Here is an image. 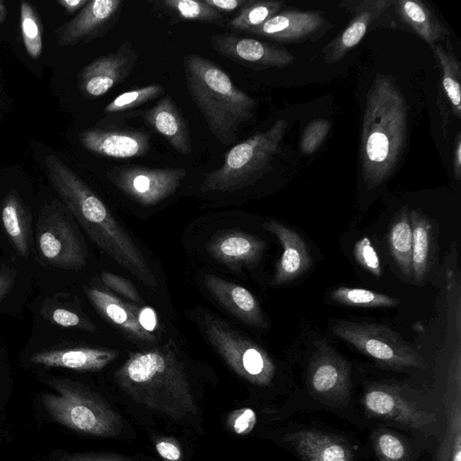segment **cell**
Here are the masks:
<instances>
[{"label": "cell", "instance_id": "obj_37", "mask_svg": "<svg viewBox=\"0 0 461 461\" xmlns=\"http://www.w3.org/2000/svg\"><path fill=\"white\" fill-rule=\"evenodd\" d=\"M331 124L328 120L314 119L305 127L300 140L301 151L305 155L315 152L330 130Z\"/></svg>", "mask_w": 461, "mask_h": 461}, {"label": "cell", "instance_id": "obj_38", "mask_svg": "<svg viewBox=\"0 0 461 461\" xmlns=\"http://www.w3.org/2000/svg\"><path fill=\"white\" fill-rule=\"evenodd\" d=\"M356 260L366 271L376 277L382 276V267L379 257L367 237L358 240L353 249Z\"/></svg>", "mask_w": 461, "mask_h": 461}, {"label": "cell", "instance_id": "obj_41", "mask_svg": "<svg viewBox=\"0 0 461 461\" xmlns=\"http://www.w3.org/2000/svg\"><path fill=\"white\" fill-rule=\"evenodd\" d=\"M48 314L52 322L63 328H79L87 330H93L95 328L91 322L68 309L55 308Z\"/></svg>", "mask_w": 461, "mask_h": 461}, {"label": "cell", "instance_id": "obj_1", "mask_svg": "<svg viewBox=\"0 0 461 461\" xmlns=\"http://www.w3.org/2000/svg\"><path fill=\"white\" fill-rule=\"evenodd\" d=\"M49 179L90 239L144 285L155 289L156 276L140 249L90 187L55 155L45 158Z\"/></svg>", "mask_w": 461, "mask_h": 461}, {"label": "cell", "instance_id": "obj_34", "mask_svg": "<svg viewBox=\"0 0 461 461\" xmlns=\"http://www.w3.org/2000/svg\"><path fill=\"white\" fill-rule=\"evenodd\" d=\"M21 32L28 55L38 59L42 51V29L32 5L23 2L20 6Z\"/></svg>", "mask_w": 461, "mask_h": 461}, {"label": "cell", "instance_id": "obj_3", "mask_svg": "<svg viewBox=\"0 0 461 461\" xmlns=\"http://www.w3.org/2000/svg\"><path fill=\"white\" fill-rule=\"evenodd\" d=\"M407 138V104L389 77L378 74L366 95L360 158L368 187L386 180L397 165Z\"/></svg>", "mask_w": 461, "mask_h": 461}, {"label": "cell", "instance_id": "obj_14", "mask_svg": "<svg viewBox=\"0 0 461 461\" xmlns=\"http://www.w3.org/2000/svg\"><path fill=\"white\" fill-rule=\"evenodd\" d=\"M137 59L132 45L125 41L115 52L95 59L80 71L79 88L87 97L102 96L131 73Z\"/></svg>", "mask_w": 461, "mask_h": 461}, {"label": "cell", "instance_id": "obj_36", "mask_svg": "<svg viewBox=\"0 0 461 461\" xmlns=\"http://www.w3.org/2000/svg\"><path fill=\"white\" fill-rule=\"evenodd\" d=\"M159 84H151L143 87L122 93L104 107L105 113H117L130 110L158 98L164 94Z\"/></svg>", "mask_w": 461, "mask_h": 461}, {"label": "cell", "instance_id": "obj_45", "mask_svg": "<svg viewBox=\"0 0 461 461\" xmlns=\"http://www.w3.org/2000/svg\"><path fill=\"white\" fill-rule=\"evenodd\" d=\"M249 0H204L205 4L218 12H232L242 8Z\"/></svg>", "mask_w": 461, "mask_h": 461}, {"label": "cell", "instance_id": "obj_6", "mask_svg": "<svg viewBox=\"0 0 461 461\" xmlns=\"http://www.w3.org/2000/svg\"><path fill=\"white\" fill-rule=\"evenodd\" d=\"M287 126L286 120H277L266 131L233 146L225 154L223 165L205 176L201 190L231 192L253 184L279 152Z\"/></svg>", "mask_w": 461, "mask_h": 461}, {"label": "cell", "instance_id": "obj_19", "mask_svg": "<svg viewBox=\"0 0 461 461\" xmlns=\"http://www.w3.org/2000/svg\"><path fill=\"white\" fill-rule=\"evenodd\" d=\"M204 284L212 296L238 319L252 326H266L260 306L248 289L215 275H207Z\"/></svg>", "mask_w": 461, "mask_h": 461}, {"label": "cell", "instance_id": "obj_31", "mask_svg": "<svg viewBox=\"0 0 461 461\" xmlns=\"http://www.w3.org/2000/svg\"><path fill=\"white\" fill-rule=\"evenodd\" d=\"M330 298L338 303L353 307L388 308L396 307L399 304L397 298L382 293L347 286H339L332 290Z\"/></svg>", "mask_w": 461, "mask_h": 461}, {"label": "cell", "instance_id": "obj_24", "mask_svg": "<svg viewBox=\"0 0 461 461\" xmlns=\"http://www.w3.org/2000/svg\"><path fill=\"white\" fill-rule=\"evenodd\" d=\"M142 116L176 151L182 155H189L192 152L186 121L168 95L159 99L152 108L145 111Z\"/></svg>", "mask_w": 461, "mask_h": 461}, {"label": "cell", "instance_id": "obj_7", "mask_svg": "<svg viewBox=\"0 0 461 461\" xmlns=\"http://www.w3.org/2000/svg\"><path fill=\"white\" fill-rule=\"evenodd\" d=\"M333 334L378 364L395 369L425 368L422 357L391 328L377 323L336 320Z\"/></svg>", "mask_w": 461, "mask_h": 461}, {"label": "cell", "instance_id": "obj_35", "mask_svg": "<svg viewBox=\"0 0 461 461\" xmlns=\"http://www.w3.org/2000/svg\"><path fill=\"white\" fill-rule=\"evenodd\" d=\"M372 443L378 461H408L410 449L407 443L398 435L384 429H376L372 435Z\"/></svg>", "mask_w": 461, "mask_h": 461}, {"label": "cell", "instance_id": "obj_11", "mask_svg": "<svg viewBox=\"0 0 461 461\" xmlns=\"http://www.w3.org/2000/svg\"><path fill=\"white\" fill-rule=\"evenodd\" d=\"M307 380L312 393L334 406L345 405L349 399L350 368L326 341L319 343L310 361Z\"/></svg>", "mask_w": 461, "mask_h": 461}, {"label": "cell", "instance_id": "obj_13", "mask_svg": "<svg viewBox=\"0 0 461 461\" xmlns=\"http://www.w3.org/2000/svg\"><path fill=\"white\" fill-rule=\"evenodd\" d=\"M211 46L220 55L253 69L284 68L294 60L285 49L230 32L212 35Z\"/></svg>", "mask_w": 461, "mask_h": 461}, {"label": "cell", "instance_id": "obj_25", "mask_svg": "<svg viewBox=\"0 0 461 461\" xmlns=\"http://www.w3.org/2000/svg\"><path fill=\"white\" fill-rule=\"evenodd\" d=\"M86 294L102 315L120 327L135 339L152 343L156 340L153 333L147 331L139 322L135 306L125 303L113 294L98 288H87Z\"/></svg>", "mask_w": 461, "mask_h": 461}, {"label": "cell", "instance_id": "obj_26", "mask_svg": "<svg viewBox=\"0 0 461 461\" xmlns=\"http://www.w3.org/2000/svg\"><path fill=\"white\" fill-rule=\"evenodd\" d=\"M396 9L402 20L430 46L449 35L431 10L419 0H400Z\"/></svg>", "mask_w": 461, "mask_h": 461}, {"label": "cell", "instance_id": "obj_43", "mask_svg": "<svg viewBox=\"0 0 461 461\" xmlns=\"http://www.w3.org/2000/svg\"><path fill=\"white\" fill-rule=\"evenodd\" d=\"M155 448L165 461H182L183 452L178 441L171 437H159L155 439Z\"/></svg>", "mask_w": 461, "mask_h": 461}, {"label": "cell", "instance_id": "obj_49", "mask_svg": "<svg viewBox=\"0 0 461 461\" xmlns=\"http://www.w3.org/2000/svg\"><path fill=\"white\" fill-rule=\"evenodd\" d=\"M6 18V7L5 3L0 0V24L5 22Z\"/></svg>", "mask_w": 461, "mask_h": 461}, {"label": "cell", "instance_id": "obj_12", "mask_svg": "<svg viewBox=\"0 0 461 461\" xmlns=\"http://www.w3.org/2000/svg\"><path fill=\"white\" fill-rule=\"evenodd\" d=\"M363 405L372 417L415 429H423L437 419L434 413L420 409L406 399L396 387L384 384H375L366 390Z\"/></svg>", "mask_w": 461, "mask_h": 461}, {"label": "cell", "instance_id": "obj_48", "mask_svg": "<svg viewBox=\"0 0 461 461\" xmlns=\"http://www.w3.org/2000/svg\"><path fill=\"white\" fill-rule=\"evenodd\" d=\"M438 461H449V439L446 434L438 450Z\"/></svg>", "mask_w": 461, "mask_h": 461}, {"label": "cell", "instance_id": "obj_27", "mask_svg": "<svg viewBox=\"0 0 461 461\" xmlns=\"http://www.w3.org/2000/svg\"><path fill=\"white\" fill-rule=\"evenodd\" d=\"M1 221L16 250L27 256L30 250L29 214L22 199L14 191L3 200Z\"/></svg>", "mask_w": 461, "mask_h": 461}, {"label": "cell", "instance_id": "obj_23", "mask_svg": "<svg viewBox=\"0 0 461 461\" xmlns=\"http://www.w3.org/2000/svg\"><path fill=\"white\" fill-rule=\"evenodd\" d=\"M266 243L263 240L240 230H226L216 235L208 244L211 255L230 267L255 265Z\"/></svg>", "mask_w": 461, "mask_h": 461}, {"label": "cell", "instance_id": "obj_28", "mask_svg": "<svg viewBox=\"0 0 461 461\" xmlns=\"http://www.w3.org/2000/svg\"><path fill=\"white\" fill-rule=\"evenodd\" d=\"M411 226V269L416 282H421L429 270L432 248V228L429 219L417 209L410 212Z\"/></svg>", "mask_w": 461, "mask_h": 461}, {"label": "cell", "instance_id": "obj_15", "mask_svg": "<svg viewBox=\"0 0 461 461\" xmlns=\"http://www.w3.org/2000/svg\"><path fill=\"white\" fill-rule=\"evenodd\" d=\"M122 5V0L88 1L72 20L59 28V44L74 45L105 34L116 22Z\"/></svg>", "mask_w": 461, "mask_h": 461}, {"label": "cell", "instance_id": "obj_39", "mask_svg": "<svg viewBox=\"0 0 461 461\" xmlns=\"http://www.w3.org/2000/svg\"><path fill=\"white\" fill-rule=\"evenodd\" d=\"M101 280L113 291L134 302L141 303V297L131 282L128 279L110 272H102Z\"/></svg>", "mask_w": 461, "mask_h": 461}, {"label": "cell", "instance_id": "obj_17", "mask_svg": "<svg viewBox=\"0 0 461 461\" xmlns=\"http://www.w3.org/2000/svg\"><path fill=\"white\" fill-rule=\"evenodd\" d=\"M263 226L277 238L283 249L271 284L280 285L306 272L311 267L312 258L303 239L276 220L267 221Z\"/></svg>", "mask_w": 461, "mask_h": 461}, {"label": "cell", "instance_id": "obj_40", "mask_svg": "<svg viewBox=\"0 0 461 461\" xmlns=\"http://www.w3.org/2000/svg\"><path fill=\"white\" fill-rule=\"evenodd\" d=\"M256 422V413L249 408L236 410L232 411L227 419V425L238 435L249 433L253 429Z\"/></svg>", "mask_w": 461, "mask_h": 461}, {"label": "cell", "instance_id": "obj_50", "mask_svg": "<svg viewBox=\"0 0 461 461\" xmlns=\"http://www.w3.org/2000/svg\"><path fill=\"white\" fill-rule=\"evenodd\" d=\"M6 287V282L4 277L0 276V295L4 293Z\"/></svg>", "mask_w": 461, "mask_h": 461}, {"label": "cell", "instance_id": "obj_9", "mask_svg": "<svg viewBox=\"0 0 461 461\" xmlns=\"http://www.w3.org/2000/svg\"><path fill=\"white\" fill-rule=\"evenodd\" d=\"M38 248L42 258L54 267L77 270L86 264L84 242L71 221L50 204L40 217Z\"/></svg>", "mask_w": 461, "mask_h": 461}, {"label": "cell", "instance_id": "obj_32", "mask_svg": "<svg viewBox=\"0 0 461 461\" xmlns=\"http://www.w3.org/2000/svg\"><path fill=\"white\" fill-rule=\"evenodd\" d=\"M282 6L281 1L249 0L227 26L232 30L249 32L276 14Z\"/></svg>", "mask_w": 461, "mask_h": 461}, {"label": "cell", "instance_id": "obj_10", "mask_svg": "<svg viewBox=\"0 0 461 461\" xmlns=\"http://www.w3.org/2000/svg\"><path fill=\"white\" fill-rule=\"evenodd\" d=\"M186 175L183 167L149 168L139 166L114 168L107 176L127 196L143 205H154L170 196Z\"/></svg>", "mask_w": 461, "mask_h": 461}, {"label": "cell", "instance_id": "obj_18", "mask_svg": "<svg viewBox=\"0 0 461 461\" xmlns=\"http://www.w3.org/2000/svg\"><path fill=\"white\" fill-rule=\"evenodd\" d=\"M304 461H354L355 455L345 438L316 429H300L285 437Z\"/></svg>", "mask_w": 461, "mask_h": 461}, {"label": "cell", "instance_id": "obj_5", "mask_svg": "<svg viewBox=\"0 0 461 461\" xmlns=\"http://www.w3.org/2000/svg\"><path fill=\"white\" fill-rule=\"evenodd\" d=\"M53 392H44L41 402L57 423L81 434L114 438L123 428L122 417L100 395L69 379L48 377Z\"/></svg>", "mask_w": 461, "mask_h": 461}, {"label": "cell", "instance_id": "obj_4", "mask_svg": "<svg viewBox=\"0 0 461 461\" xmlns=\"http://www.w3.org/2000/svg\"><path fill=\"white\" fill-rule=\"evenodd\" d=\"M184 71L189 95L213 136L223 145L237 140L240 126L257 110V101L238 88L216 63L187 54Z\"/></svg>", "mask_w": 461, "mask_h": 461}, {"label": "cell", "instance_id": "obj_21", "mask_svg": "<svg viewBox=\"0 0 461 461\" xmlns=\"http://www.w3.org/2000/svg\"><path fill=\"white\" fill-rule=\"evenodd\" d=\"M323 23L320 12L286 10L277 13L249 33L278 41H294L313 34Z\"/></svg>", "mask_w": 461, "mask_h": 461}, {"label": "cell", "instance_id": "obj_22", "mask_svg": "<svg viewBox=\"0 0 461 461\" xmlns=\"http://www.w3.org/2000/svg\"><path fill=\"white\" fill-rule=\"evenodd\" d=\"M118 351L96 348H74L41 350L34 353L31 361L34 365L60 367L77 371H98L109 365Z\"/></svg>", "mask_w": 461, "mask_h": 461}, {"label": "cell", "instance_id": "obj_20", "mask_svg": "<svg viewBox=\"0 0 461 461\" xmlns=\"http://www.w3.org/2000/svg\"><path fill=\"white\" fill-rule=\"evenodd\" d=\"M393 1L365 0L358 4L354 17L346 29L324 50L329 64L339 61L365 36L368 27L391 5Z\"/></svg>", "mask_w": 461, "mask_h": 461}, {"label": "cell", "instance_id": "obj_46", "mask_svg": "<svg viewBox=\"0 0 461 461\" xmlns=\"http://www.w3.org/2000/svg\"><path fill=\"white\" fill-rule=\"evenodd\" d=\"M453 167L454 174L457 180L461 176V136L457 134L453 152Z\"/></svg>", "mask_w": 461, "mask_h": 461}, {"label": "cell", "instance_id": "obj_29", "mask_svg": "<svg viewBox=\"0 0 461 461\" xmlns=\"http://www.w3.org/2000/svg\"><path fill=\"white\" fill-rule=\"evenodd\" d=\"M387 242L402 273L407 278L411 277V226L407 206H403L393 218L388 230Z\"/></svg>", "mask_w": 461, "mask_h": 461}, {"label": "cell", "instance_id": "obj_42", "mask_svg": "<svg viewBox=\"0 0 461 461\" xmlns=\"http://www.w3.org/2000/svg\"><path fill=\"white\" fill-rule=\"evenodd\" d=\"M55 461H136L113 452L63 453Z\"/></svg>", "mask_w": 461, "mask_h": 461}, {"label": "cell", "instance_id": "obj_8", "mask_svg": "<svg viewBox=\"0 0 461 461\" xmlns=\"http://www.w3.org/2000/svg\"><path fill=\"white\" fill-rule=\"evenodd\" d=\"M203 324L210 343L238 375L258 386L271 384L276 366L266 350L221 319L208 314Z\"/></svg>", "mask_w": 461, "mask_h": 461}, {"label": "cell", "instance_id": "obj_30", "mask_svg": "<svg viewBox=\"0 0 461 461\" xmlns=\"http://www.w3.org/2000/svg\"><path fill=\"white\" fill-rule=\"evenodd\" d=\"M442 70V87L455 116H461V67L455 54L440 44L431 46Z\"/></svg>", "mask_w": 461, "mask_h": 461}, {"label": "cell", "instance_id": "obj_33", "mask_svg": "<svg viewBox=\"0 0 461 461\" xmlns=\"http://www.w3.org/2000/svg\"><path fill=\"white\" fill-rule=\"evenodd\" d=\"M164 6L176 13L177 16L205 23L224 25V18L220 12L211 7L204 1L196 0H165Z\"/></svg>", "mask_w": 461, "mask_h": 461}, {"label": "cell", "instance_id": "obj_16", "mask_svg": "<svg viewBox=\"0 0 461 461\" xmlns=\"http://www.w3.org/2000/svg\"><path fill=\"white\" fill-rule=\"evenodd\" d=\"M80 142L91 152L113 158L142 157L149 150V136L138 130L89 129L81 133Z\"/></svg>", "mask_w": 461, "mask_h": 461}, {"label": "cell", "instance_id": "obj_44", "mask_svg": "<svg viewBox=\"0 0 461 461\" xmlns=\"http://www.w3.org/2000/svg\"><path fill=\"white\" fill-rule=\"evenodd\" d=\"M135 313L140 324L149 332L153 333L157 326V318L150 308H139L135 306ZM154 334V333H153Z\"/></svg>", "mask_w": 461, "mask_h": 461}, {"label": "cell", "instance_id": "obj_51", "mask_svg": "<svg viewBox=\"0 0 461 461\" xmlns=\"http://www.w3.org/2000/svg\"><path fill=\"white\" fill-rule=\"evenodd\" d=\"M0 387H1V383H0Z\"/></svg>", "mask_w": 461, "mask_h": 461}, {"label": "cell", "instance_id": "obj_47", "mask_svg": "<svg viewBox=\"0 0 461 461\" xmlns=\"http://www.w3.org/2000/svg\"><path fill=\"white\" fill-rule=\"evenodd\" d=\"M88 0H59L58 3L68 13L73 14L82 9Z\"/></svg>", "mask_w": 461, "mask_h": 461}, {"label": "cell", "instance_id": "obj_2", "mask_svg": "<svg viewBox=\"0 0 461 461\" xmlns=\"http://www.w3.org/2000/svg\"><path fill=\"white\" fill-rule=\"evenodd\" d=\"M115 379L135 402L170 419L182 420L197 412L188 375L169 343L130 353Z\"/></svg>", "mask_w": 461, "mask_h": 461}]
</instances>
